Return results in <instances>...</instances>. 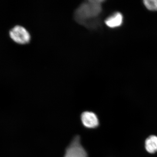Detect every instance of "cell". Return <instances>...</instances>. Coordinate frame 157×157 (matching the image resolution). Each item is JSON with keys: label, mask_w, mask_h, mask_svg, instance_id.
<instances>
[{"label": "cell", "mask_w": 157, "mask_h": 157, "mask_svg": "<svg viewBox=\"0 0 157 157\" xmlns=\"http://www.w3.org/2000/svg\"><path fill=\"white\" fill-rule=\"evenodd\" d=\"M80 118L83 126L86 128L94 129L99 126V119L94 113L91 111H84L82 113Z\"/></svg>", "instance_id": "4"}, {"label": "cell", "mask_w": 157, "mask_h": 157, "mask_svg": "<svg viewBox=\"0 0 157 157\" xmlns=\"http://www.w3.org/2000/svg\"><path fill=\"white\" fill-rule=\"evenodd\" d=\"M64 157H88L87 152L82 145L79 136L73 138L66 149Z\"/></svg>", "instance_id": "3"}, {"label": "cell", "mask_w": 157, "mask_h": 157, "mask_svg": "<svg viewBox=\"0 0 157 157\" xmlns=\"http://www.w3.org/2000/svg\"><path fill=\"white\" fill-rule=\"evenodd\" d=\"M123 21V16L120 12H116L105 20V23L108 27L116 28L122 25Z\"/></svg>", "instance_id": "5"}, {"label": "cell", "mask_w": 157, "mask_h": 157, "mask_svg": "<svg viewBox=\"0 0 157 157\" xmlns=\"http://www.w3.org/2000/svg\"><path fill=\"white\" fill-rule=\"evenodd\" d=\"M144 5L146 9L151 11H157V0H145Z\"/></svg>", "instance_id": "7"}, {"label": "cell", "mask_w": 157, "mask_h": 157, "mask_svg": "<svg viewBox=\"0 0 157 157\" xmlns=\"http://www.w3.org/2000/svg\"><path fill=\"white\" fill-rule=\"evenodd\" d=\"M104 1L89 0L80 5L74 13L76 21L83 25L91 28L93 21L101 14Z\"/></svg>", "instance_id": "1"}, {"label": "cell", "mask_w": 157, "mask_h": 157, "mask_svg": "<svg viewBox=\"0 0 157 157\" xmlns=\"http://www.w3.org/2000/svg\"><path fill=\"white\" fill-rule=\"evenodd\" d=\"M145 147L147 151L151 154L157 152V136L151 135L147 138L145 142Z\"/></svg>", "instance_id": "6"}, {"label": "cell", "mask_w": 157, "mask_h": 157, "mask_svg": "<svg viewBox=\"0 0 157 157\" xmlns=\"http://www.w3.org/2000/svg\"><path fill=\"white\" fill-rule=\"evenodd\" d=\"M9 36L11 40L19 45H26L30 42V34L21 25H15L9 31Z\"/></svg>", "instance_id": "2"}]
</instances>
